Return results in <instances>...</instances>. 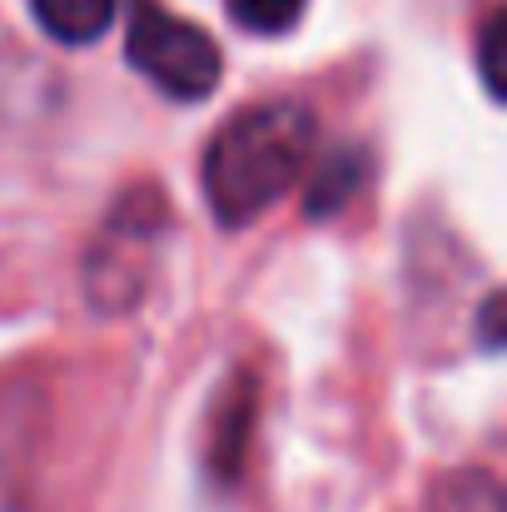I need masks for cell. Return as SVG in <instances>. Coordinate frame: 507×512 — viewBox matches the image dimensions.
Instances as JSON below:
<instances>
[{
    "mask_svg": "<svg viewBox=\"0 0 507 512\" xmlns=\"http://www.w3.org/2000/svg\"><path fill=\"white\" fill-rule=\"evenodd\" d=\"M30 10L60 45H95L115 20V0H30Z\"/></svg>",
    "mask_w": 507,
    "mask_h": 512,
    "instance_id": "277c9868",
    "label": "cell"
},
{
    "mask_svg": "<svg viewBox=\"0 0 507 512\" xmlns=\"http://www.w3.org/2000/svg\"><path fill=\"white\" fill-rule=\"evenodd\" d=\"M254 418H259V393H254V378L239 373L234 383H224L219 408L209 418V473H214V483H234L239 478Z\"/></svg>",
    "mask_w": 507,
    "mask_h": 512,
    "instance_id": "3957f363",
    "label": "cell"
},
{
    "mask_svg": "<svg viewBox=\"0 0 507 512\" xmlns=\"http://www.w3.org/2000/svg\"><path fill=\"white\" fill-rule=\"evenodd\" d=\"M353 165H358V155H334V160L324 165V174L309 184V209H314V214H334L338 204L353 194V184H358Z\"/></svg>",
    "mask_w": 507,
    "mask_h": 512,
    "instance_id": "8992f818",
    "label": "cell"
},
{
    "mask_svg": "<svg viewBox=\"0 0 507 512\" xmlns=\"http://www.w3.org/2000/svg\"><path fill=\"white\" fill-rule=\"evenodd\" d=\"M483 348H503V294L483 299Z\"/></svg>",
    "mask_w": 507,
    "mask_h": 512,
    "instance_id": "9c48e42d",
    "label": "cell"
},
{
    "mask_svg": "<svg viewBox=\"0 0 507 512\" xmlns=\"http://www.w3.org/2000/svg\"><path fill=\"white\" fill-rule=\"evenodd\" d=\"M304 5L309 0H224L234 25L249 35H289L304 20Z\"/></svg>",
    "mask_w": 507,
    "mask_h": 512,
    "instance_id": "5b68a950",
    "label": "cell"
},
{
    "mask_svg": "<svg viewBox=\"0 0 507 512\" xmlns=\"http://www.w3.org/2000/svg\"><path fill=\"white\" fill-rule=\"evenodd\" d=\"M319 120L299 100H264L239 110L204 150V199L224 229L254 224L279 204L314 160Z\"/></svg>",
    "mask_w": 507,
    "mask_h": 512,
    "instance_id": "6da1fadb",
    "label": "cell"
},
{
    "mask_svg": "<svg viewBox=\"0 0 507 512\" xmlns=\"http://www.w3.org/2000/svg\"><path fill=\"white\" fill-rule=\"evenodd\" d=\"M503 40V10H493L478 30V70H483V85H488L493 100H503Z\"/></svg>",
    "mask_w": 507,
    "mask_h": 512,
    "instance_id": "ba28073f",
    "label": "cell"
},
{
    "mask_svg": "<svg viewBox=\"0 0 507 512\" xmlns=\"http://www.w3.org/2000/svg\"><path fill=\"white\" fill-rule=\"evenodd\" d=\"M448 512H507V498L493 473H463L448 493Z\"/></svg>",
    "mask_w": 507,
    "mask_h": 512,
    "instance_id": "52a82bcc",
    "label": "cell"
},
{
    "mask_svg": "<svg viewBox=\"0 0 507 512\" xmlns=\"http://www.w3.org/2000/svg\"><path fill=\"white\" fill-rule=\"evenodd\" d=\"M125 55L155 90H165L169 100H184V105L209 100L224 75V55H219L214 35L204 25L174 15L160 0H130Z\"/></svg>",
    "mask_w": 507,
    "mask_h": 512,
    "instance_id": "7a4b0ae2",
    "label": "cell"
}]
</instances>
